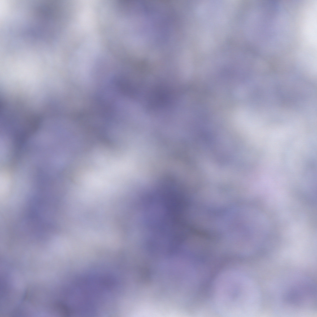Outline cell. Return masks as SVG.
Masks as SVG:
<instances>
[{
  "label": "cell",
  "instance_id": "obj_2",
  "mask_svg": "<svg viewBox=\"0 0 317 317\" xmlns=\"http://www.w3.org/2000/svg\"><path fill=\"white\" fill-rule=\"evenodd\" d=\"M283 281L277 292L280 306L288 310H302L313 305L316 300L315 282L307 276L296 274Z\"/></svg>",
  "mask_w": 317,
  "mask_h": 317
},
{
  "label": "cell",
  "instance_id": "obj_1",
  "mask_svg": "<svg viewBox=\"0 0 317 317\" xmlns=\"http://www.w3.org/2000/svg\"><path fill=\"white\" fill-rule=\"evenodd\" d=\"M213 293L217 310L224 316H251L261 306V294L256 283L248 275L235 269L224 270L216 276Z\"/></svg>",
  "mask_w": 317,
  "mask_h": 317
}]
</instances>
